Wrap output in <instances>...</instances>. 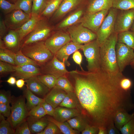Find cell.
Instances as JSON below:
<instances>
[{
    "label": "cell",
    "instance_id": "6125c7cd",
    "mask_svg": "<svg viewBox=\"0 0 134 134\" xmlns=\"http://www.w3.org/2000/svg\"><path fill=\"white\" fill-rule=\"evenodd\" d=\"M9 1H10L14 3L17 0H6Z\"/></svg>",
    "mask_w": 134,
    "mask_h": 134
},
{
    "label": "cell",
    "instance_id": "5bb4252c",
    "mask_svg": "<svg viewBox=\"0 0 134 134\" xmlns=\"http://www.w3.org/2000/svg\"><path fill=\"white\" fill-rule=\"evenodd\" d=\"M65 65L54 55L51 60L42 66L41 68V73L52 75L57 79L66 76L69 73L66 69Z\"/></svg>",
    "mask_w": 134,
    "mask_h": 134
},
{
    "label": "cell",
    "instance_id": "ee69618b",
    "mask_svg": "<svg viewBox=\"0 0 134 134\" xmlns=\"http://www.w3.org/2000/svg\"><path fill=\"white\" fill-rule=\"evenodd\" d=\"M122 134H134V117L119 130Z\"/></svg>",
    "mask_w": 134,
    "mask_h": 134
},
{
    "label": "cell",
    "instance_id": "484cf974",
    "mask_svg": "<svg viewBox=\"0 0 134 134\" xmlns=\"http://www.w3.org/2000/svg\"><path fill=\"white\" fill-rule=\"evenodd\" d=\"M83 10L79 9L72 13L64 20L58 26L59 29L69 27L79 21L83 14Z\"/></svg>",
    "mask_w": 134,
    "mask_h": 134
},
{
    "label": "cell",
    "instance_id": "e575fe53",
    "mask_svg": "<svg viewBox=\"0 0 134 134\" xmlns=\"http://www.w3.org/2000/svg\"><path fill=\"white\" fill-rule=\"evenodd\" d=\"M55 86L64 90L67 93L75 92L73 87L66 76L57 78Z\"/></svg>",
    "mask_w": 134,
    "mask_h": 134
},
{
    "label": "cell",
    "instance_id": "f5cc1de1",
    "mask_svg": "<svg viewBox=\"0 0 134 134\" xmlns=\"http://www.w3.org/2000/svg\"><path fill=\"white\" fill-rule=\"evenodd\" d=\"M8 31L5 24L4 19L0 17V38L2 39Z\"/></svg>",
    "mask_w": 134,
    "mask_h": 134
},
{
    "label": "cell",
    "instance_id": "680465c9",
    "mask_svg": "<svg viewBox=\"0 0 134 134\" xmlns=\"http://www.w3.org/2000/svg\"><path fill=\"white\" fill-rule=\"evenodd\" d=\"M6 82L11 85H13L16 84V80L15 77L11 76L6 81Z\"/></svg>",
    "mask_w": 134,
    "mask_h": 134
},
{
    "label": "cell",
    "instance_id": "b9f144b4",
    "mask_svg": "<svg viewBox=\"0 0 134 134\" xmlns=\"http://www.w3.org/2000/svg\"><path fill=\"white\" fill-rule=\"evenodd\" d=\"M0 8L5 15L15 9V6L14 3H11L6 0H0Z\"/></svg>",
    "mask_w": 134,
    "mask_h": 134
},
{
    "label": "cell",
    "instance_id": "816d5d0a",
    "mask_svg": "<svg viewBox=\"0 0 134 134\" xmlns=\"http://www.w3.org/2000/svg\"><path fill=\"white\" fill-rule=\"evenodd\" d=\"M46 114L53 116L55 112V109L50 104L44 101L41 103Z\"/></svg>",
    "mask_w": 134,
    "mask_h": 134
},
{
    "label": "cell",
    "instance_id": "83f0119b",
    "mask_svg": "<svg viewBox=\"0 0 134 134\" xmlns=\"http://www.w3.org/2000/svg\"><path fill=\"white\" fill-rule=\"evenodd\" d=\"M80 105L75 92L67 93L59 106L77 109Z\"/></svg>",
    "mask_w": 134,
    "mask_h": 134
},
{
    "label": "cell",
    "instance_id": "7bdbcfd3",
    "mask_svg": "<svg viewBox=\"0 0 134 134\" xmlns=\"http://www.w3.org/2000/svg\"><path fill=\"white\" fill-rule=\"evenodd\" d=\"M62 132L54 123L49 121L48 124L44 129L42 132L37 134H60Z\"/></svg>",
    "mask_w": 134,
    "mask_h": 134
},
{
    "label": "cell",
    "instance_id": "30bf717a",
    "mask_svg": "<svg viewBox=\"0 0 134 134\" xmlns=\"http://www.w3.org/2000/svg\"><path fill=\"white\" fill-rule=\"evenodd\" d=\"M109 10L94 13H86L79 21L84 27L96 34Z\"/></svg>",
    "mask_w": 134,
    "mask_h": 134
},
{
    "label": "cell",
    "instance_id": "277c9868",
    "mask_svg": "<svg viewBox=\"0 0 134 134\" xmlns=\"http://www.w3.org/2000/svg\"><path fill=\"white\" fill-rule=\"evenodd\" d=\"M53 29L46 18L40 17L32 31L21 42V46L45 41L51 35Z\"/></svg>",
    "mask_w": 134,
    "mask_h": 134
},
{
    "label": "cell",
    "instance_id": "2e32d148",
    "mask_svg": "<svg viewBox=\"0 0 134 134\" xmlns=\"http://www.w3.org/2000/svg\"><path fill=\"white\" fill-rule=\"evenodd\" d=\"M82 45L70 41L60 48L54 55L57 58L67 66L70 65L68 59L69 56L76 51L81 49Z\"/></svg>",
    "mask_w": 134,
    "mask_h": 134
},
{
    "label": "cell",
    "instance_id": "52a82bcc",
    "mask_svg": "<svg viewBox=\"0 0 134 134\" xmlns=\"http://www.w3.org/2000/svg\"><path fill=\"white\" fill-rule=\"evenodd\" d=\"M68 31L71 41L77 44H85L97 39L96 34L80 23L68 27Z\"/></svg>",
    "mask_w": 134,
    "mask_h": 134
},
{
    "label": "cell",
    "instance_id": "4316f807",
    "mask_svg": "<svg viewBox=\"0 0 134 134\" xmlns=\"http://www.w3.org/2000/svg\"><path fill=\"white\" fill-rule=\"evenodd\" d=\"M74 129L82 132L86 126L90 124L86 117L81 114L72 118L67 121Z\"/></svg>",
    "mask_w": 134,
    "mask_h": 134
},
{
    "label": "cell",
    "instance_id": "cb8c5ba5",
    "mask_svg": "<svg viewBox=\"0 0 134 134\" xmlns=\"http://www.w3.org/2000/svg\"><path fill=\"white\" fill-rule=\"evenodd\" d=\"M31 15L30 18L20 28L15 30L18 34L21 42L32 31L40 17V16Z\"/></svg>",
    "mask_w": 134,
    "mask_h": 134
},
{
    "label": "cell",
    "instance_id": "8d00e7d4",
    "mask_svg": "<svg viewBox=\"0 0 134 134\" xmlns=\"http://www.w3.org/2000/svg\"><path fill=\"white\" fill-rule=\"evenodd\" d=\"M40 81L50 89L55 86L57 78L54 76L49 74H42L37 76Z\"/></svg>",
    "mask_w": 134,
    "mask_h": 134
},
{
    "label": "cell",
    "instance_id": "be15d7a7",
    "mask_svg": "<svg viewBox=\"0 0 134 134\" xmlns=\"http://www.w3.org/2000/svg\"><path fill=\"white\" fill-rule=\"evenodd\" d=\"M48 0H47V1H48Z\"/></svg>",
    "mask_w": 134,
    "mask_h": 134
},
{
    "label": "cell",
    "instance_id": "9c48e42d",
    "mask_svg": "<svg viewBox=\"0 0 134 134\" xmlns=\"http://www.w3.org/2000/svg\"><path fill=\"white\" fill-rule=\"evenodd\" d=\"M31 16L21 10L15 9L5 15L4 19L8 31L16 30L27 21Z\"/></svg>",
    "mask_w": 134,
    "mask_h": 134
},
{
    "label": "cell",
    "instance_id": "8fae6325",
    "mask_svg": "<svg viewBox=\"0 0 134 134\" xmlns=\"http://www.w3.org/2000/svg\"><path fill=\"white\" fill-rule=\"evenodd\" d=\"M116 51L118 66L120 71L122 72L134 58V50L124 44L117 42Z\"/></svg>",
    "mask_w": 134,
    "mask_h": 134
},
{
    "label": "cell",
    "instance_id": "7dc6e473",
    "mask_svg": "<svg viewBox=\"0 0 134 134\" xmlns=\"http://www.w3.org/2000/svg\"><path fill=\"white\" fill-rule=\"evenodd\" d=\"M12 97L9 92L0 91V103L9 104L11 102Z\"/></svg>",
    "mask_w": 134,
    "mask_h": 134
},
{
    "label": "cell",
    "instance_id": "4dcf8cb0",
    "mask_svg": "<svg viewBox=\"0 0 134 134\" xmlns=\"http://www.w3.org/2000/svg\"><path fill=\"white\" fill-rule=\"evenodd\" d=\"M117 42L124 44L134 50V32L128 30L118 33Z\"/></svg>",
    "mask_w": 134,
    "mask_h": 134
},
{
    "label": "cell",
    "instance_id": "7c38bea8",
    "mask_svg": "<svg viewBox=\"0 0 134 134\" xmlns=\"http://www.w3.org/2000/svg\"><path fill=\"white\" fill-rule=\"evenodd\" d=\"M71 41L69 34L60 31L51 35L45 41V46L55 55L63 46Z\"/></svg>",
    "mask_w": 134,
    "mask_h": 134
},
{
    "label": "cell",
    "instance_id": "f546056e",
    "mask_svg": "<svg viewBox=\"0 0 134 134\" xmlns=\"http://www.w3.org/2000/svg\"><path fill=\"white\" fill-rule=\"evenodd\" d=\"M24 96L27 100L26 104L29 111L45 101L44 99H42L36 96L27 89L25 92Z\"/></svg>",
    "mask_w": 134,
    "mask_h": 134
},
{
    "label": "cell",
    "instance_id": "d6a6232c",
    "mask_svg": "<svg viewBox=\"0 0 134 134\" xmlns=\"http://www.w3.org/2000/svg\"><path fill=\"white\" fill-rule=\"evenodd\" d=\"M15 62L16 66L32 64L38 66L39 65L35 61L25 55L21 50L15 53Z\"/></svg>",
    "mask_w": 134,
    "mask_h": 134
},
{
    "label": "cell",
    "instance_id": "bcb514c9",
    "mask_svg": "<svg viewBox=\"0 0 134 134\" xmlns=\"http://www.w3.org/2000/svg\"><path fill=\"white\" fill-rule=\"evenodd\" d=\"M14 66L7 63L0 61V75H2L9 72H14L15 71Z\"/></svg>",
    "mask_w": 134,
    "mask_h": 134
},
{
    "label": "cell",
    "instance_id": "6f0895ef",
    "mask_svg": "<svg viewBox=\"0 0 134 134\" xmlns=\"http://www.w3.org/2000/svg\"><path fill=\"white\" fill-rule=\"evenodd\" d=\"M99 130L98 134H107V127L101 126L98 127Z\"/></svg>",
    "mask_w": 134,
    "mask_h": 134
},
{
    "label": "cell",
    "instance_id": "60d3db41",
    "mask_svg": "<svg viewBox=\"0 0 134 134\" xmlns=\"http://www.w3.org/2000/svg\"><path fill=\"white\" fill-rule=\"evenodd\" d=\"M46 114L45 110L40 104L34 107L29 111L28 116H31L37 118L44 117Z\"/></svg>",
    "mask_w": 134,
    "mask_h": 134
},
{
    "label": "cell",
    "instance_id": "5b68a950",
    "mask_svg": "<svg viewBox=\"0 0 134 134\" xmlns=\"http://www.w3.org/2000/svg\"><path fill=\"white\" fill-rule=\"evenodd\" d=\"M11 113L7 120L15 130L22 122L27 119L29 111L25 103V97H12Z\"/></svg>",
    "mask_w": 134,
    "mask_h": 134
},
{
    "label": "cell",
    "instance_id": "d590c367",
    "mask_svg": "<svg viewBox=\"0 0 134 134\" xmlns=\"http://www.w3.org/2000/svg\"><path fill=\"white\" fill-rule=\"evenodd\" d=\"M112 7L121 10L134 9V0H113Z\"/></svg>",
    "mask_w": 134,
    "mask_h": 134
},
{
    "label": "cell",
    "instance_id": "ffe728a7",
    "mask_svg": "<svg viewBox=\"0 0 134 134\" xmlns=\"http://www.w3.org/2000/svg\"><path fill=\"white\" fill-rule=\"evenodd\" d=\"M84 0H63L52 15V19L57 20L77 7Z\"/></svg>",
    "mask_w": 134,
    "mask_h": 134
},
{
    "label": "cell",
    "instance_id": "f6af8a7d",
    "mask_svg": "<svg viewBox=\"0 0 134 134\" xmlns=\"http://www.w3.org/2000/svg\"><path fill=\"white\" fill-rule=\"evenodd\" d=\"M27 119L21 123L15 130V134H31Z\"/></svg>",
    "mask_w": 134,
    "mask_h": 134
},
{
    "label": "cell",
    "instance_id": "94428289",
    "mask_svg": "<svg viewBox=\"0 0 134 134\" xmlns=\"http://www.w3.org/2000/svg\"><path fill=\"white\" fill-rule=\"evenodd\" d=\"M131 29L132 31L134 32V22L131 28Z\"/></svg>",
    "mask_w": 134,
    "mask_h": 134
},
{
    "label": "cell",
    "instance_id": "f907efd6",
    "mask_svg": "<svg viewBox=\"0 0 134 134\" xmlns=\"http://www.w3.org/2000/svg\"><path fill=\"white\" fill-rule=\"evenodd\" d=\"M99 129L98 127L89 124H88L85 129L81 132L82 134H98Z\"/></svg>",
    "mask_w": 134,
    "mask_h": 134
},
{
    "label": "cell",
    "instance_id": "c3c4849f",
    "mask_svg": "<svg viewBox=\"0 0 134 134\" xmlns=\"http://www.w3.org/2000/svg\"><path fill=\"white\" fill-rule=\"evenodd\" d=\"M132 84L131 80L125 76L121 79L120 82V85L121 88L126 91H130Z\"/></svg>",
    "mask_w": 134,
    "mask_h": 134
},
{
    "label": "cell",
    "instance_id": "44dd1931",
    "mask_svg": "<svg viewBox=\"0 0 134 134\" xmlns=\"http://www.w3.org/2000/svg\"><path fill=\"white\" fill-rule=\"evenodd\" d=\"M113 0H91L87 13H94L104 10H109L113 7Z\"/></svg>",
    "mask_w": 134,
    "mask_h": 134
},
{
    "label": "cell",
    "instance_id": "11a10c76",
    "mask_svg": "<svg viewBox=\"0 0 134 134\" xmlns=\"http://www.w3.org/2000/svg\"><path fill=\"white\" fill-rule=\"evenodd\" d=\"M108 134H119V131L115 127L114 121L111 122L107 127Z\"/></svg>",
    "mask_w": 134,
    "mask_h": 134
},
{
    "label": "cell",
    "instance_id": "ac0fdd59",
    "mask_svg": "<svg viewBox=\"0 0 134 134\" xmlns=\"http://www.w3.org/2000/svg\"><path fill=\"white\" fill-rule=\"evenodd\" d=\"M67 94L64 90L55 86L45 96L44 99L55 109L59 106Z\"/></svg>",
    "mask_w": 134,
    "mask_h": 134
},
{
    "label": "cell",
    "instance_id": "681fc988",
    "mask_svg": "<svg viewBox=\"0 0 134 134\" xmlns=\"http://www.w3.org/2000/svg\"><path fill=\"white\" fill-rule=\"evenodd\" d=\"M11 113V106L9 104L0 103V114L4 117H9Z\"/></svg>",
    "mask_w": 134,
    "mask_h": 134
},
{
    "label": "cell",
    "instance_id": "91938a15",
    "mask_svg": "<svg viewBox=\"0 0 134 134\" xmlns=\"http://www.w3.org/2000/svg\"><path fill=\"white\" fill-rule=\"evenodd\" d=\"M130 65L134 69V58L131 63Z\"/></svg>",
    "mask_w": 134,
    "mask_h": 134
},
{
    "label": "cell",
    "instance_id": "9f6ffc18",
    "mask_svg": "<svg viewBox=\"0 0 134 134\" xmlns=\"http://www.w3.org/2000/svg\"><path fill=\"white\" fill-rule=\"evenodd\" d=\"M25 81L24 79H20L17 80L16 83L17 87L18 88L21 89L25 85Z\"/></svg>",
    "mask_w": 134,
    "mask_h": 134
},
{
    "label": "cell",
    "instance_id": "ba28073f",
    "mask_svg": "<svg viewBox=\"0 0 134 134\" xmlns=\"http://www.w3.org/2000/svg\"><path fill=\"white\" fill-rule=\"evenodd\" d=\"M117 15V9L112 7L102 22L96 33L100 45L114 32L115 23Z\"/></svg>",
    "mask_w": 134,
    "mask_h": 134
},
{
    "label": "cell",
    "instance_id": "f35d334b",
    "mask_svg": "<svg viewBox=\"0 0 134 134\" xmlns=\"http://www.w3.org/2000/svg\"><path fill=\"white\" fill-rule=\"evenodd\" d=\"M0 114V134H14L15 130L10 122Z\"/></svg>",
    "mask_w": 134,
    "mask_h": 134
},
{
    "label": "cell",
    "instance_id": "6da1fadb",
    "mask_svg": "<svg viewBox=\"0 0 134 134\" xmlns=\"http://www.w3.org/2000/svg\"><path fill=\"white\" fill-rule=\"evenodd\" d=\"M68 75L73 81L81 113L91 125L107 127L118 109L128 111L134 107L130 91L120 87V80L124 77L122 72L111 74L101 68L93 71L76 69Z\"/></svg>",
    "mask_w": 134,
    "mask_h": 134
},
{
    "label": "cell",
    "instance_id": "f1b7e54d",
    "mask_svg": "<svg viewBox=\"0 0 134 134\" xmlns=\"http://www.w3.org/2000/svg\"><path fill=\"white\" fill-rule=\"evenodd\" d=\"M63 0H49L40 14L41 17L46 18L53 15L59 8Z\"/></svg>",
    "mask_w": 134,
    "mask_h": 134
},
{
    "label": "cell",
    "instance_id": "603a6c76",
    "mask_svg": "<svg viewBox=\"0 0 134 134\" xmlns=\"http://www.w3.org/2000/svg\"><path fill=\"white\" fill-rule=\"evenodd\" d=\"M2 39L6 47L9 49L16 50L21 46L19 35L15 30H9Z\"/></svg>",
    "mask_w": 134,
    "mask_h": 134
},
{
    "label": "cell",
    "instance_id": "74e56055",
    "mask_svg": "<svg viewBox=\"0 0 134 134\" xmlns=\"http://www.w3.org/2000/svg\"><path fill=\"white\" fill-rule=\"evenodd\" d=\"M32 2L33 0H17L14 3L15 9L21 10L31 15Z\"/></svg>",
    "mask_w": 134,
    "mask_h": 134
},
{
    "label": "cell",
    "instance_id": "4fadbf2b",
    "mask_svg": "<svg viewBox=\"0 0 134 134\" xmlns=\"http://www.w3.org/2000/svg\"><path fill=\"white\" fill-rule=\"evenodd\" d=\"M121 10L115 23L114 32L118 34L129 30L134 22V9Z\"/></svg>",
    "mask_w": 134,
    "mask_h": 134
},
{
    "label": "cell",
    "instance_id": "e0dca14e",
    "mask_svg": "<svg viewBox=\"0 0 134 134\" xmlns=\"http://www.w3.org/2000/svg\"><path fill=\"white\" fill-rule=\"evenodd\" d=\"M81 114L78 109L59 106L55 109L53 118L58 121L64 122Z\"/></svg>",
    "mask_w": 134,
    "mask_h": 134
},
{
    "label": "cell",
    "instance_id": "9a60e30c",
    "mask_svg": "<svg viewBox=\"0 0 134 134\" xmlns=\"http://www.w3.org/2000/svg\"><path fill=\"white\" fill-rule=\"evenodd\" d=\"M38 66L32 64L14 66L15 71L13 75L17 78L26 80L42 74L41 69Z\"/></svg>",
    "mask_w": 134,
    "mask_h": 134
},
{
    "label": "cell",
    "instance_id": "db71d44e",
    "mask_svg": "<svg viewBox=\"0 0 134 134\" xmlns=\"http://www.w3.org/2000/svg\"><path fill=\"white\" fill-rule=\"evenodd\" d=\"M72 58L74 62L78 64L80 67L81 70H84L81 66L82 61V56L78 50L73 53Z\"/></svg>",
    "mask_w": 134,
    "mask_h": 134
},
{
    "label": "cell",
    "instance_id": "d4e9b609",
    "mask_svg": "<svg viewBox=\"0 0 134 134\" xmlns=\"http://www.w3.org/2000/svg\"><path fill=\"white\" fill-rule=\"evenodd\" d=\"M134 117V113L130 114L124 108L118 109L116 112L114 118L115 125L119 131L124 125Z\"/></svg>",
    "mask_w": 134,
    "mask_h": 134
},
{
    "label": "cell",
    "instance_id": "7402d4cb",
    "mask_svg": "<svg viewBox=\"0 0 134 134\" xmlns=\"http://www.w3.org/2000/svg\"><path fill=\"white\" fill-rule=\"evenodd\" d=\"M37 118L31 116L27 117V120L31 133L37 134L42 131L49 123L47 118Z\"/></svg>",
    "mask_w": 134,
    "mask_h": 134
},
{
    "label": "cell",
    "instance_id": "1f68e13d",
    "mask_svg": "<svg viewBox=\"0 0 134 134\" xmlns=\"http://www.w3.org/2000/svg\"><path fill=\"white\" fill-rule=\"evenodd\" d=\"M47 120L55 124L59 128L62 134H79V131L73 129L69 123L67 121L64 122L58 121L53 118L48 117L47 118Z\"/></svg>",
    "mask_w": 134,
    "mask_h": 134
},
{
    "label": "cell",
    "instance_id": "7a4b0ae2",
    "mask_svg": "<svg viewBox=\"0 0 134 134\" xmlns=\"http://www.w3.org/2000/svg\"><path fill=\"white\" fill-rule=\"evenodd\" d=\"M118 34L114 32L100 45V68L113 74L120 72L117 62L116 51Z\"/></svg>",
    "mask_w": 134,
    "mask_h": 134
},
{
    "label": "cell",
    "instance_id": "8992f818",
    "mask_svg": "<svg viewBox=\"0 0 134 134\" xmlns=\"http://www.w3.org/2000/svg\"><path fill=\"white\" fill-rule=\"evenodd\" d=\"M100 48L97 39L82 45L81 49L87 61L88 71H94L101 68Z\"/></svg>",
    "mask_w": 134,
    "mask_h": 134
},
{
    "label": "cell",
    "instance_id": "836d02e7",
    "mask_svg": "<svg viewBox=\"0 0 134 134\" xmlns=\"http://www.w3.org/2000/svg\"><path fill=\"white\" fill-rule=\"evenodd\" d=\"M14 53L11 50L5 47L0 48V61L16 66Z\"/></svg>",
    "mask_w": 134,
    "mask_h": 134
},
{
    "label": "cell",
    "instance_id": "ab89813d",
    "mask_svg": "<svg viewBox=\"0 0 134 134\" xmlns=\"http://www.w3.org/2000/svg\"><path fill=\"white\" fill-rule=\"evenodd\" d=\"M46 3V0H33L31 15L40 16Z\"/></svg>",
    "mask_w": 134,
    "mask_h": 134
},
{
    "label": "cell",
    "instance_id": "3957f363",
    "mask_svg": "<svg viewBox=\"0 0 134 134\" xmlns=\"http://www.w3.org/2000/svg\"><path fill=\"white\" fill-rule=\"evenodd\" d=\"M22 53L28 57L43 66L51 60L54 55L45 46L44 41L23 45L21 47Z\"/></svg>",
    "mask_w": 134,
    "mask_h": 134
},
{
    "label": "cell",
    "instance_id": "d6986e66",
    "mask_svg": "<svg viewBox=\"0 0 134 134\" xmlns=\"http://www.w3.org/2000/svg\"><path fill=\"white\" fill-rule=\"evenodd\" d=\"M25 81L27 89L34 94L44 96L50 91V89L40 81L37 76L32 77Z\"/></svg>",
    "mask_w": 134,
    "mask_h": 134
}]
</instances>
